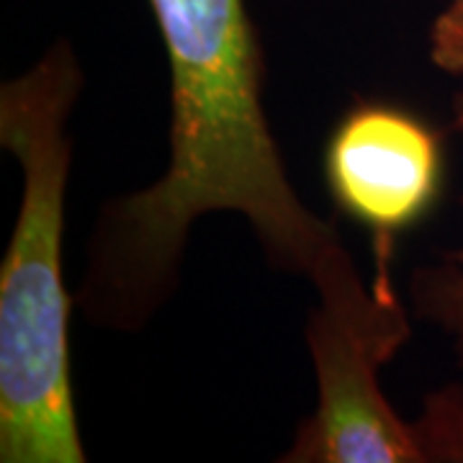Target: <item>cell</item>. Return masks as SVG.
<instances>
[{
    "label": "cell",
    "instance_id": "cell-3",
    "mask_svg": "<svg viewBox=\"0 0 463 463\" xmlns=\"http://www.w3.org/2000/svg\"><path fill=\"white\" fill-rule=\"evenodd\" d=\"M317 307L307 322L317 407L298 422L281 463H425L412 422L381 389V368L412 337L392 281V263H373L365 281L343 240L307 276Z\"/></svg>",
    "mask_w": 463,
    "mask_h": 463
},
{
    "label": "cell",
    "instance_id": "cell-1",
    "mask_svg": "<svg viewBox=\"0 0 463 463\" xmlns=\"http://www.w3.org/2000/svg\"><path fill=\"white\" fill-rule=\"evenodd\" d=\"M170 67V157L147 188L103 206L75 307L137 332L178 286L191 227L242 214L268 263L309 276L343 240L298 199L265 116V62L245 0H149Z\"/></svg>",
    "mask_w": 463,
    "mask_h": 463
},
{
    "label": "cell",
    "instance_id": "cell-2",
    "mask_svg": "<svg viewBox=\"0 0 463 463\" xmlns=\"http://www.w3.org/2000/svg\"><path fill=\"white\" fill-rule=\"evenodd\" d=\"M83 90L72 44L0 85V145L24 188L0 265V461L83 463L70 379V312L62 281L65 196L72 170L70 116Z\"/></svg>",
    "mask_w": 463,
    "mask_h": 463
},
{
    "label": "cell",
    "instance_id": "cell-7",
    "mask_svg": "<svg viewBox=\"0 0 463 463\" xmlns=\"http://www.w3.org/2000/svg\"><path fill=\"white\" fill-rule=\"evenodd\" d=\"M430 60L438 70L463 78V0H448L432 21Z\"/></svg>",
    "mask_w": 463,
    "mask_h": 463
},
{
    "label": "cell",
    "instance_id": "cell-6",
    "mask_svg": "<svg viewBox=\"0 0 463 463\" xmlns=\"http://www.w3.org/2000/svg\"><path fill=\"white\" fill-rule=\"evenodd\" d=\"M412 428L425 463H463V383L430 392Z\"/></svg>",
    "mask_w": 463,
    "mask_h": 463
},
{
    "label": "cell",
    "instance_id": "cell-5",
    "mask_svg": "<svg viewBox=\"0 0 463 463\" xmlns=\"http://www.w3.org/2000/svg\"><path fill=\"white\" fill-rule=\"evenodd\" d=\"M453 124L463 134V88L453 99ZM412 301L417 315L446 332L463 371V245L414 270Z\"/></svg>",
    "mask_w": 463,
    "mask_h": 463
},
{
    "label": "cell",
    "instance_id": "cell-4",
    "mask_svg": "<svg viewBox=\"0 0 463 463\" xmlns=\"http://www.w3.org/2000/svg\"><path fill=\"white\" fill-rule=\"evenodd\" d=\"M443 175L440 132L389 100H358L325 147L327 191L343 214L371 232L373 263H392L397 237L428 216Z\"/></svg>",
    "mask_w": 463,
    "mask_h": 463
}]
</instances>
